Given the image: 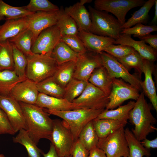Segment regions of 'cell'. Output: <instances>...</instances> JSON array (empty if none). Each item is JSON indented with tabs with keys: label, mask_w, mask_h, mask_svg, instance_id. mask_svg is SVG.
<instances>
[{
	"label": "cell",
	"mask_w": 157,
	"mask_h": 157,
	"mask_svg": "<svg viewBox=\"0 0 157 157\" xmlns=\"http://www.w3.org/2000/svg\"><path fill=\"white\" fill-rule=\"evenodd\" d=\"M25 119L28 135L36 144L42 138L51 142L53 119L43 108L35 104L18 102Z\"/></svg>",
	"instance_id": "cell-1"
},
{
	"label": "cell",
	"mask_w": 157,
	"mask_h": 157,
	"mask_svg": "<svg viewBox=\"0 0 157 157\" xmlns=\"http://www.w3.org/2000/svg\"><path fill=\"white\" fill-rule=\"evenodd\" d=\"M143 91L140 94L133 108L130 111L128 119L134 126L131 130L135 138L140 141L146 138L157 128L154 126L157 120L152 114L150 106Z\"/></svg>",
	"instance_id": "cell-2"
},
{
	"label": "cell",
	"mask_w": 157,
	"mask_h": 157,
	"mask_svg": "<svg viewBox=\"0 0 157 157\" xmlns=\"http://www.w3.org/2000/svg\"><path fill=\"white\" fill-rule=\"evenodd\" d=\"M104 109L81 108L69 110L57 111L43 108L44 110L49 115L59 117L67 123L74 142L78 139L79 135L85 126L97 118Z\"/></svg>",
	"instance_id": "cell-3"
},
{
	"label": "cell",
	"mask_w": 157,
	"mask_h": 157,
	"mask_svg": "<svg viewBox=\"0 0 157 157\" xmlns=\"http://www.w3.org/2000/svg\"><path fill=\"white\" fill-rule=\"evenodd\" d=\"M88 9L91 20L89 32L115 40L118 39L122 28L117 19L107 12L97 10L90 6Z\"/></svg>",
	"instance_id": "cell-4"
},
{
	"label": "cell",
	"mask_w": 157,
	"mask_h": 157,
	"mask_svg": "<svg viewBox=\"0 0 157 157\" xmlns=\"http://www.w3.org/2000/svg\"><path fill=\"white\" fill-rule=\"evenodd\" d=\"M26 57V77L36 83L52 76L58 66L51 54L34 53Z\"/></svg>",
	"instance_id": "cell-5"
},
{
	"label": "cell",
	"mask_w": 157,
	"mask_h": 157,
	"mask_svg": "<svg viewBox=\"0 0 157 157\" xmlns=\"http://www.w3.org/2000/svg\"><path fill=\"white\" fill-rule=\"evenodd\" d=\"M124 127L113 131L106 137L99 138L97 147L103 151L107 157H127L129 148Z\"/></svg>",
	"instance_id": "cell-6"
},
{
	"label": "cell",
	"mask_w": 157,
	"mask_h": 157,
	"mask_svg": "<svg viewBox=\"0 0 157 157\" xmlns=\"http://www.w3.org/2000/svg\"><path fill=\"white\" fill-rule=\"evenodd\" d=\"M74 141L69 127L64 120L53 119L51 143L59 156L67 157L71 155Z\"/></svg>",
	"instance_id": "cell-7"
},
{
	"label": "cell",
	"mask_w": 157,
	"mask_h": 157,
	"mask_svg": "<svg viewBox=\"0 0 157 157\" xmlns=\"http://www.w3.org/2000/svg\"><path fill=\"white\" fill-rule=\"evenodd\" d=\"M144 0H96L94 8L114 15L122 26L125 22L126 16L131 9L142 6Z\"/></svg>",
	"instance_id": "cell-8"
},
{
	"label": "cell",
	"mask_w": 157,
	"mask_h": 157,
	"mask_svg": "<svg viewBox=\"0 0 157 157\" xmlns=\"http://www.w3.org/2000/svg\"><path fill=\"white\" fill-rule=\"evenodd\" d=\"M102 60V65L106 69L110 78H121L124 81L137 89L142 90V81L139 78L131 74L125 67L117 60L108 53L102 51L99 53Z\"/></svg>",
	"instance_id": "cell-9"
},
{
	"label": "cell",
	"mask_w": 157,
	"mask_h": 157,
	"mask_svg": "<svg viewBox=\"0 0 157 157\" xmlns=\"http://www.w3.org/2000/svg\"><path fill=\"white\" fill-rule=\"evenodd\" d=\"M139 91L121 78H113L112 89L108 96L109 101L106 109H113L129 99L136 101L140 96Z\"/></svg>",
	"instance_id": "cell-10"
},
{
	"label": "cell",
	"mask_w": 157,
	"mask_h": 157,
	"mask_svg": "<svg viewBox=\"0 0 157 157\" xmlns=\"http://www.w3.org/2000/svg\"><path fill=\"white\" fill-rule=\"evenodd\" d=\"M109 101L108 96L88 82L82 93L72 102L81 108L101 110L106 108Z\"/></svg>",
	"instance_id": "cell-11"
},
{
	"label": "cell",
	"mask_w": 157,
	"mask_h": 157,
	"mask_svg": "<svg viewBox=\"0 0 157 157\" xmlns=\"http://www.w3.org/2000/svg\"><path fill=\"white\" fill-rule=\"evenodd\" d=\"M102 65L99 53L87 51L79 54L76 62V68L73 78L88 82L94 70Z\"/></svg>",
	"instance_id": "cell-12"
},
{
	"label": "cell",
	"mask_w": 157,
	"mask_h": 157,
	"mask_svg": "<svg viewBox=\"0 0 157 157\" xmlns=\"http://www.w3.org/2000/svg\"><path fill=\"white\" fill-rule=\"evenodd\" d=\"M0 107L6 115L15 133L22 129L27 130L25 117L18 101L10 96L0 95Z\"/></svg>",
	"instance_id": "cell-13"
},
{
	"label": "cell",
	"mask_w": 157,
	"mask_h": 157,
	"mask_svg": "<svg viewBox=\"0 0 157 157\" xmlns=\"http://www.w3.org/2000/svg\"><path fill=\"white\" fill-rule=\"evenodd\" d=\"M61 38L59 30L56 25L49 27L38 35L33 44L31 51L34 54H51Z\"/></svg>",
	"instance_id": "cell-14"
},
{
	"label": "cell",
	"mask_w": 157,
	"mask_h": 157,
	"mask_svg": "<svg viewBox=\"0 0 157 157\" xmlns=\"http://www.w3.org/2000/svg\"><path fill=\"white\" fill-rule=\"evenodd\" d=\"M60 10L52 12H36L26 17L27 28L29 29L33 34V43L42 31L56 25Z\"/></svg>",
	"instance_id": "cell-15"
},
{
	"label": "cell",
	"mask_w": 157,
	"mask_h": 157,
	"mask_svg": "<svg viewBox=\"0 0 157 157\" xmlns=\"http://www.w3.org/2000/svg\"><path fill=\"white\" fill-rule=\"evenodd\" d=\"M39 93L36 83L27 78L13 88L9 96L18 102L35 104Z\"/></svg>",
	"instance_id": "cell-16"
},
{
	"label": "cell",
	"mask_w": 157,
	"mask_h": 157,
	"mask_svg": "<svg viewBox=\"0 0 157 157\" xmlns=\"http://www.w3.org/2000/svg\"><path fill=\"white\" fill-rule=\"evenodd\" d=\"M114 44L127 45L133 48L143 59L154 62L157 59V51L147 45L143 41H136L131 35L121 34L115 40Z\"/></svg>",
	"instance_id": "cell-17"
},
{
	"label": "cell",
	"mask_w": 157,
	"mask_h": 157,
	"mask_svg": "<svg viewBox=\"0 0 157 157\" xmlns=\"http://www.w3.org/2000/svg\"><path fill=\"white\" fill-rule=\"evenodd\" d=\"M35 105L43 108L57 111L81 108L78 104L64 98L52 97L40 92L39 93Z\"/></svg>",
	"instance_id": "cell-18"
},
{
	"label": "cell",
	"mask_w": 157,
	"mask_h": 157,
	"mask_svg": "<svg viewBox=\"0 0 157 157\" xmlns=\"http://www.w3.org/2000/svg\"><path fill=\"white\" fill-rule=\"evenodd\" d=\"M78 35L87 51L99 54L108 46L114 44L115 41L110 37L85 31H79Z\"/></svg>",
	"instance_id": "cell-19"
},
{
	"label": "cell",
	"mask_w": 157,
	"mask_h": 157,
	"mask_svg": "<svg viewBox=\"0 0 157 157\" xmlns=\"http://www.w3.org/2000/svg\"><path fill=\"white\" fill-rule=\"evenodd\" d=\"M154 62L145 59L143 60L142 73L145 76L141 86L144 95L150 100L154 109L157 111V95L152 74L155 69Z\"/></svg>",
	"instance_id": "cell-20"
},
{
	"label": "cell",
	"mask_w": 157,
	"mask_h": 157,
	"mask_svg": "<svg viewBox=\"0 0 157 157\" xmlns=\"http://www.w3.org/2000/svg\"><path fill=\"white\" fill-rule=\"evenodd\" d=\"M65 12L74 20L79 31L89 32L91 20L89 11L79 2L65 8Z\"/></svg>",
	"instance_id": "cell-21"
},
{
	"label": "cell",
	"mask_w": 157,
	"mask_h": 157,
	"mask_svg": "<svg viewBox=\"0 0 157 157\" xmlns=\"http://www.w3.org/2000/svg\"><path fill=\"white\" fill-rule=\"evenodd\" d=\"M26 17L6 20L0 28V42L8 40L27 28Z\"/></svg>",
	"instance_id": "cell-22"
},
{
	"label": "cell",
	"mask_w": 157,
	"mask_h": 157,
	"mask_svg": "<svg viewBox=\"0 0 157 157\" xmlns=\"http://www.w3.org/2000/svg\"><path fill=\"white\" fill-rule=\"evenodd\" d=\"M88 82L109 96L112 89L113 79L110 77L106 69L103 66L94 70Z\"/></svg>",
	"instance_id": "cell-23"
},
{
	"label": "cell",
	"mask_w": 157,
	"mask_h": 157,
	"mask_svg": "<svg viewBox=\"0 0 157 157\" xmlns=\"http://www.w3.org/2000/svg\"><path fill=\"white\" fill-rule=\"evenodd\" d=\"M94 130L99 138H105L113 131L124 127L127 122L96 118L92 120Z\"/></svg>",
	"instance_id": "cell-24"
},
{
	"label": "cell",
	"mask_w": 157,
	"mask_h": 157,
	"mask_svg": "<svg viewBox=\"0 0 157 157\" xmlns=\"http://www.w3.org/2000/svg\"><path fill=\"white\" fill-rule=\"evenodd\" d=\"M32 32L27 28L14 37L8 40L10 42L27 57L33 55L31 47L33 44Z\"/></svg>",
	"instance_id": "cell-25"
},
{
	"label": "cell",
	"mask_w": 157,
	"mask_h": 157,
	"mask_svg": "<svg viewBox=\"0 0 157 157\" xmlns=\"http://www.w3.org/2000/svg\"><path fill=\"white\" fill-rule=\"evenodd\" d=\"M51 55L59 65L69 61L76 62L79 54L60 40L53 50Z\"/></svg>",
	"instance_id": "cell-26"
},
{
	"label": "cell",
	"mask_w": 157,
	"mask_h": 157,
	"mask_svg": "<svg viewBox=\"0 0 157 157\" xmlns=\"http://www.w3.org/2000/svg\"><path fill=\"white\" fill-rule=\"evenodd\" d=\"M135 103V101H130L127 104L120 106L115 109H105L97 118L127 122L130 112L133 107Z\"/></svg>",
	"instance_id": "cell-27"
},
{
	"label": "cell",
	"mask_w": 157,
	"mask_h": 157,
	"mask_svg": "<svg viewBox=\"0 0 157 157\" xmlns=\"http://www.w3.org/2000/svg\"><path fill=\"white\" fill-rule=\"evenodd\" d=\"M76 62L69 61L58 65L52 77L54 81L64 88L73 78Z\"/></svg>",
	"instance_id": "cell-28"
},
{
	"label": "cell",
	"mask_w": 157,
	"mask_h": 157,
	"mask_svg": "<svg viewBox=\"0 0 157 157\" xmlns=\"http://www.w3.org/2000/svg\"><path fill=\"white\" fill-rule=\"evenodd\" d=\"M124 133L129 148V154L127 157H149L150 149H146L141 144L140 142L134 136L128 127L124 129Z\"/></svg>",
	"instance_id": "cell-29"
},
{
	"label": "cell",
	"mask_w": 157,
	"mask_h": 157,
	"mask_svg": "<svg viewBox=\"0 0 157 157\" xmlns=\"http://www.w3.org/2000/svg\"><path fill=\"white\" fill-rule=\"evenodd\" d=\"M155 4V0L146 1L140 9L135 11L122 26V29L131 27L139 23L146 24L149 18V12Z\"/></svg>",
	"instance_id": "cell-30"
},
{
	"label": "cell",
	"mask_w": 157,
	"mask_h": 157,
	"mask_svg": "<svg viewBox=\"0 0 157 157\" xmlns=\"http://www.w3.org/2000/svg\"><path fill=\"white\" fill-rule=\"evenodd\" d=\"M25 79L19 77L14 70L0 71V95L9 96L13 88L18 83Z\"/></svg>",
	"instance_id": "cell-31"
},
{
	"label": "cell",
	"mask_w": 157,
	"mask_h": 157,
	"mask_svg": "<svg viewBox=\"0 0 157 157\" xmlns=\"http://www.w3.org/2000/svg\"><path fill=\"white\" fill-rule=\"evenodd\" d=\"M56 25L58 28L61 37L78 35V30L76 23L63 9H60Z\"/></svg>",
	"instance_id": "cell-32"
},
{
	"label": "cell",
	"mask_w": 157,
	"mask_h": 157,
	"mask_svg": "<svg viewBox=\"0 0 157 157\" xmlns=\"http://www.w3.org/2000/svg\"><path fill=\"white\" fill-rule=\"evenodd\" d=\"M13 142L23 145L26 149L28 157H41L43 152L29 136L28 131L22 129L17 135L13 138Z\"/></svg>",
	"instance_id": "cell-33"
},
{
	"label": "cell",
	"mask_w": 157,
	"mask_h": 157,
	"mask_svg": "<svg viewBox=\"0 0 157 157\" xmlns=\"http://www.w3.org/2000/svg\"><path fill=\"white\" fill-rule=\"evenodd\" d=\"M38 91L47 95L63 98L64 88L57 83L52 76L36 83Z\"/></svg>",
	"instance_id": "cell-34"
},
{
	"label": "cell",
	"mask_w": 157,
	"mask_h": 157,
	"mask_svg": "<svg viewBox=\"0 0 157 157\" xmlns=\"http://www.w3.org/2000/svg\"><path fill=\"white\" fill-rule=\"evenodd\" d=\"M78 139L88 151L97 147L99 138L94 130L92 120L88 123L82 129Z\"/></svg>",
	"instance_id": "cell-35"
},
{
	"label": "cell",
	"mask_w": 157,
	"mask_h": 157,
	"mask_svg": "<svg viewBox=\"0 0 157 157\" xmlns=\"http://www.w3.org/2000/svg\"><path fill=\"white\" fill-rule=\"evenodd\" d=\"M34 13L26 9L24 6H13L0 0V16L4 17L6 20L26 17Z\"/></svg>",
	"instance_id": "cell-36"
},
{
	"label": "cell",
	"mask_w": 157,
	"mask_h": 157,
	"mask_svg": "<svg viewBox=\"0 0 157 157\" xmlns=\"http://www.w3.org/2000/svg\"><path fill=\"white\" fill-rule=\"evenodd\" d=\"M13 49L8 40L0 42V71L14 70Z\"/></svg>",
	"instance_id": "cell-37"
},
{
	"label": "cell",
	"mask_w": 157,
	"mask_h": 157,
	"mask_svg": "<svg viewBox=\"0 0 157 157\" xmlns=\"http://www.w3.org/2000/svg\"><path fill=\"white\" fill-rule=\"evenodd\" d=\"M88 82L73 78L64 88L63 98L72 102L82 93Z\"/></svg>",
	"instance_id": "cell-38"
},
{
	"label": "cell",
	"mask_w": 157,
	"mask_h": 157,
	"mask_svg": "<svg viewBox=\"0 0 157 157\" xmlns=\"http://www.w3.org/2000/svg\"><path fill=\"white\" fill-rule=\"evenodd\" d=\"M116 59L128 70L132 68L135 69L138 72L140 77L141 76L142 73L143 59L137 51Z\"/></svg>",
	"instance_id": "cell-39"
},
{
	"label": "cell",
	"mask_w": 157,
	"mask_h": 157,
	"mask_svg": "<svg viewBox=\"0 0 157 157\" xmlns=\"http://www.w3.org/2000/svg\"><path fill=\"white\" fill-rule=\"evenodd\" d=\"M11 44L13 49L14 71L19 77L25 79L27 78L26 75V69L27 64V58L22 51Z\"/></svg>",
	"instance_id": "cell-40"
},
{
	"label": "cell",
	"mask_w": 157,
	"mask_h": 157,
	"mask_svg": "<svg viewBox=\"0 0 157 157\" xmlns=\"http://www.w3.org/2000/svg\"><path fill=\"white\" fill-rule=\"evenodd\" d=\"M24 7L26 9L33 12H52L60 10L57 6L48 0H31L29 3Z\"/></svg>",
	"instance_id": "cell-41"
},
{
	"label": "cell",
	"mask_w": 157,
	"mask_h": 157,
	"mask_svg": "<svg viewBox=\"0 0 157 157\" xmlns=\"http://www.w3.org/2000/svg\"><path fill=\"white\" fill-rule=\"evenodd\" d=\"M157 31L156 25H145L141 23L136 24L135 26L126 28L122 29L121 34L133 35V37H137L142 36Z\"/></svg>",
	"instance_id": "cell-42"
},
{
	"label": "cell",
	"mask_w": 157,
	"mask_h": 157,
	"mask_svg": "<svg viewBox=\"0 0 157 157\" xmlns=\"http://www.w3.org/2000/svg\"><path fill=\"white\" fill-rule=\"evenodd\" d=\"M60 40L67 44L72 50L79 54L87 50L78 35H69L61 37Z\"/></svg>",
	"instance_id": "cell-43"
},
{
	"label": "cell",
	"mask_w": 157,
	"mask_h": 157,
	"mask_svg": "<svg viewBox=\"0 0 157 157\" xmlns=\"http://www.w3.org/2000/svg\"><path fill=\"white\" fill-rule=\"evenodd\" d=\"M103 51L116 58H118L123 57L136 51L133 48L129 46L112 44L107 47Z\"/></svg>",
	"instance_id": "cell-44"
},
{
	"label": "cell",
	"mask_w": 157,
	"mask_h": 157,
	"mask_svg": "<svg viewBox=\"0 0 157 157\" xmlns=\"http://www.w3.org/2000/svg\"><path fill=\"white\" fill-rule=\"evenodd\" d=\"M15 134L6 115L0 107V134Z\"/></svg>",
	"instance_id": "cell-45"
},
{
	"label": "cell",
	"mask_w": 157,
	"mask_h": 157,
	"mask_svg": "<svg viewBox=\"0 0 157 157\" xmlns=\"http://www.w3.org/2000/svg\"><path fill=\"white\" fill-rule=\"evenodd\" d=\"M89 152L78 139L74 142L71 151V155L72 157H88Z\"/></svg>",
	"instance_id": "cell-46"
},
{
	"label": "cell",
	"mask_w": 157,
	"mask_h": 157,
	"mask_svg": "<svg viewBox=\"0 0 157 157\" xmlns=\"http://www.w3.org/2000/svg\"><path fill=\"white\" fill-rule=\"evenodd\" d=\"M140 40L149 44V46L157 51V35L149 33L142 36L138 37Z\"/></svg>",
	"instance_id": "cell-47"
},
{
	"label": "cell",
	"mask_w": 157,
	"mask_h": 157,
	"mask_svg": "<svg viewBox=\"0 0 157 157\" xmlns=\"http://www.w3.org/2000/svg\"><path fill=\"white\" fill-rule=\"evenodd\" d=\"M140 143L142 146L145 148L150 149L151 148H157V138L150 140L147 138L142 140Z\"/></svg>",
	"instance_id": "cell-48"
},
{
	"label": "cell",
	"mask_w": 157,
	"mask_h": 157,
	"mask_svg": "<svg viewBox=\"0 0 157 157\" xmlns=\"http://www.w3.org/2000/svg\"><path fill=\"white\" fill-rule=\"evenodd\" d=\"M88 157H107L104 152L97 147H94L89 152Z\"/></svg>",
	"instance_id": "cell-49"
},
{
	"label": "cell",
	"mask_w": 157,
	"mask_h": 157,
	"mask_svg": "<svg viewBox=\"0 0 157 157\" xmlns=\"http://www.w3.org/2000/svg\"><path fill=\"white\" fill-rule=\"evenodd\" d=\"M42 154L44 157H64L58 155L54 145L51 143H50L49 149L48 152L46 154L43 153ZM67 157H72V156L71 155Z\"/></svg>",
	"instance_id": "cell-50"
},
{
	"label": "cell",
	"mask_w": 157,
	"mask_h": 157,
	"mask_svg": "<svg viewBox=\"0 0 157 157\" xmlns=\"http://www.w3.org/2000/svg\"><path fill=\"white\" fill-rule=\"evenodd\" d=\"M155 13L151 21V25H156L157 23V0H155Z\"/></svg>",
	"instance_id": "cell-51"
},
{
	"label": "cell",
	"mask_w": 157,
	"mask_h": 157,
	"mask_svg": "<svg viewBox=\"0 0 157 157\" xmlns=\"http://www.w3.org/2000/svg\"><path fill=\"white\" fill-rule=\"evenodd\" d=\"M92 0H81L79 2L82 5H84L85 4L91 2Z\"/></svg>",
	"instance_id": "cell-52"
},
{
	"label": "cell",
	"mask_w": 157,
	"mask_h": 157,
	"mask_svg": "<svg viewBox=\"0 0 157 157\" xmlns=\"http://www.w3.org/2000/svg\"><path fill=\"white\" fill-rule=\"evenodd\" d=\"M3 19H5V17H2V16H0V22L1 20H3ZM1 25H0V28L1 27Z\"/></svg>",
	"instance_id": "cell-53"
},
{
	"label": "cell",
	"mask_w": 157,
	"mask_h": 157,
	"mask_svg": "<svg viewBox=\"0 0 157 157\" xmlns=\"http://www.w3.org/2000/svg\"><path fill=\"white\" fill-rule=\"evenodd\" d=\"M0 157H6L3 154H0Z\"/></svg>",
	"instance_id": "cell-54"
},
{
	"label": "cell",
	"mask_w": 157,
	"mask_h": 157,
	"mask_svg": "<svg viewBox=\"0 0 157 157\" xmlns=\"http://www.w3.org/2000/svg\"></svg>",
	"instance_id": "cell-55"
}]
</instances>
